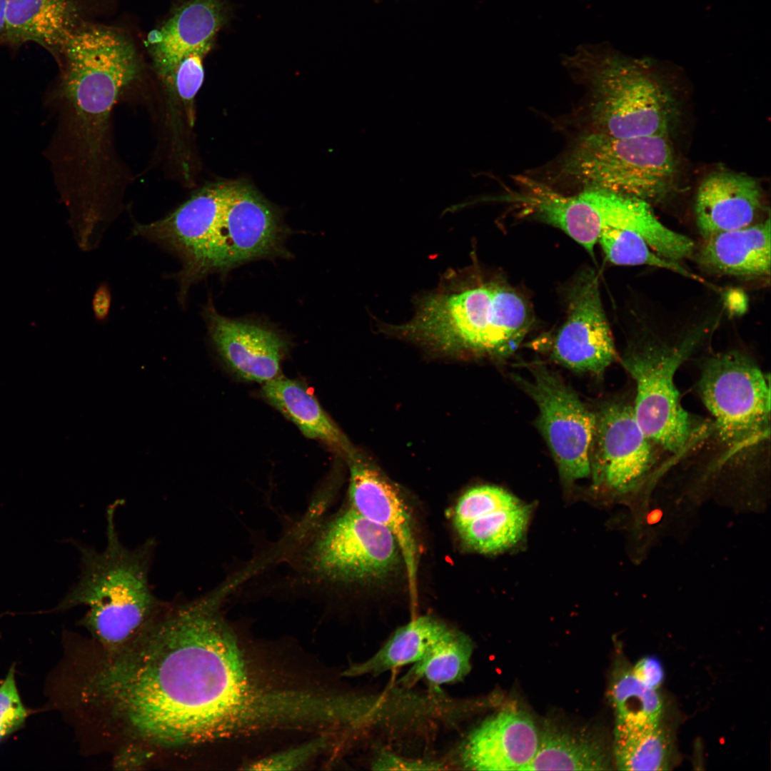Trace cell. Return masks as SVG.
<instances>
[{"mask_svg": "<svg viewBox=\"0 0 771 771\" xmlns=\"http://www.w3.org/2000/svg\"><path fill=\"white\" fill-rule=\"evenodd\" d=\"M530 323L528 305L513 290L450 271L418 299L410 320L387 331L440 352L503 356L517 347Z\"/></svg>", "mask_w": 771, "mask_h": 771, "instance_id": "obj_3", "label": "cell"}, {"mask_svg": "<svg viewBox=\"0 0 771 771\" xmlns=\"http://www.w3.org/2000/svg\"><path fill=\"white\" fill-rule=\"evenodd\" d=\"M539 730L522 711H501L482 722L468 736L461 763L469 770L524 771L533 760Z\"/></svg>", "mask_w": 771, "mask_h": 771, "instance_id": "obj_16", "label": "cell"}, {"mask_svg": "<svg viewBox=\"0 0 771 771\" xmlns=\"http://www.w3.org/2000/svg\"><path fill=\"white\" fill-rule=\"evenodd\" d=\"M672 742L661 723L639 728L615 727L613 757L620 770H667Z\"/></svg>", "mask_w": 771, "mask_h": 771, "instance_id": "obj_27", "label": "cell"}, {"mask_svg": "<svg viewBox=\"0 0 771 771\" xmlns=\"http://www.w3.org/2000/svg\"><path fill=\"white\" fill-rule=\"evenodd\" d=\"M531 375V379L518 377V381L538 405V424L561 477L568 482L588 477L591 474L595 414L545 366H535Z\"/></svg>", "mask_w": 771, "mask_h": 771, "instance_id": "obj_10", "label": "cell"}, {"mask_svg": "<svg viewBox=\"0 0 771 771\" xmlns=\"http://www.w3.org/2000/svg\"><path fill=\"white\" fill-rule=\"evenodd\" d=\"M769 383L754 360L737 350L715 353L702 362L699 394L720 438L732 450L750 447L769 433Z\"/></svg>", "mask_w": 771, "mask_h": 771, "instance_id": "obj_8", "label": "cell"}, {"mask_svg": "<svg viewBox=\"0 0 771 771\" xmlns=\"http://www.w3.org/2000/svg\"><path fill=\"white\" fill-rule=\"evenodd\" d=\"M606 258L620 266H649L666 269L697 281L702 279L678 262L670 261L656 253L640 235L633 231L605 228L601 230L598 241Z\"/></svg>", "mask_w": 771, "mask_h": 771, "instance_id": "obj_28", "label": "cell"}, {"mask_svg": "<svg viewBox=\"0 0 771 771\" xmlns=\"http://www.w3.org/2000/svg\"><path fill=\"white\" fill-rule=\"evenodd\" d=\"M520 188L516 200L533 215L555 226L583 246L592 256L602 228L597 190L584 188L564 195L548 184L526 176L515 177Z\"/></svg>", "mask_w": 771, "mask_h": 771, "instance_id": "obj_18", "label": "cell"}, {"mask_svg": "<svg viewBox=\"0 0 771 771\" xmlns=\"http://www.w3.org/2000/svg\"><path fill=\"white\" fill-rule=\"evenodd\" d=\"M450 629L429 616H420L395 631L383 646L366 661L351 665L343 672L348 677L377 675L420 660Z\"/></svg>", "mask_w": 771, "mask_h": 771, "instance_id": "obj_23", "label": "cell"}, {"mask_svg": "<svg viewBox=\"0 0 771 771\" xmlns=\"http://www.w3.org/2000/svg\"><path fill=\"white\" fill-rule=\"evenodd\" d=\"M76 0H8L0 44H36L59 57L79 27Z\"/></svg>", "mask_w": 771, "mask_h": 771, "instance_id": "obj_19", "label": "cell"}, {"mask_svg": "<svg viewBox=\"0 0 771 771\" xmlns=\"http://www.w3.org/2000/svg\"><path fill=\"white\" fill-rule=\"evenodd\" d=\"M324 738H316L296 747L271 755L248 764L250 770H290L306 764L324 748Z\"/></svg>", "mask_w": 771, "mask_h": 771, "instance_id": "obj_30", "label": "cell"}, {"mask_svg": "<svg viewBox=\"0 0 771 771\" xmlns=\"http://www.w3.org/2000/svg\"><path fill=\"white\" fill-rule=\"evenodd\" d=\"M473 650L472 640L450 628L401 678L408 685L424 680L431 685L455 683L470 672Z\"/></svg>", "mask_w": 771, "mask_h": 771, "instance_id": "obj_25", "label": "cell"}, {"mask_svg": "<svg viewBox=\"0 0 771 771\" xmlns=\"http://www.w3.org/2000/svg\"><path fill=\"white\" fill-rule=\"evenodd\" d=\"M563 64L587 90L590 131L613 138L668 136L673 103L645 64L594 44L579 46Z\"/></svg>", "mask_w": 771, "mask_h": 771, "instance_id": "obj_5", "label": "cell"}, {"mask_svg": "<svg viewBox=\"0 0 771 771\" xmlns=\"http://www.w3.org/2000/svg\"><path fill=\"white\" fill-rule=\"evenodd\" d=\"M530 516V508L518 499L481 513L456 530L468 548L483 554H497L520 542Z\"/></svg>", "mask_w": 771, "mask_h": 771, "instance_id": "obj_24", "label": "cell"}, {"mask_svg": "<svg viewBox=\"0 0 771 771\" xmlns=\"http://www.w3.org/2000/svg\"><path fill=\"white\" fill-rule=\"evenodd\" d=\"M121 504L115 501L106 509L104 549L80 548V578L59 606L86 607L81 623L105 652L116 651L133 640L163 604L149 581L156 542L148 539L135 548L124 545L116 525Z\"/></svg>", "mask_w": 771, "mask_h": 771, "instance_id": "obj_4", "label": "cell"}, {"mask_svg": "<svg viewBox=\"0 0 771 771\" xmlns=\"http://www.w3.org/2000/svg\"><path fill=\"white\" fill-rule=\"evenodd\" d=\"M568 297V316L554 341L552 356L573 371L600 374L618 353L595 272L583 273Z\"/></svg>", "mask_w": 771, "mask_h": 771, "instance_id": "obj_12", "label": "cell"}, {"mask_svg": "<svg viewBox=\"0 0 771 771\" xmlns=\"http://www.w3.org/2000/svg\"><path fill=\"white\" fill-rule=\"evenodd\" d=\"M15 682L14 668L9 669L0 685V740L19 729L26 717Z\"/></svg>", "mask_w": 771, "mask_h": 771, "instance_id": "obj_31", "label": "cell"}, {"mask_svg": "<svg viewBox=\"0 0 771 771\" xmlns=\"http://www.w3.org/2000/svg\"><path fill=\"white\" fill-rule=\"evenodd\" d=\"M595 416L591 457L595 483L613 492L627 491L652 466L656 445L639 425L633 405L609 403Z\"/></svg>", "mask_w": 771, "mask_h": 771, "instance_id": "obj_11", "label": "cell"}, {"mask_svg": "<svg viewBox=\"0 0 771 771\" xmlns=\"http://www.w3.org/2000/svg\"><path fill=\"white\" fill-rule=\"evenodd\" d=\"M206 55L201 51L191 53L180 61L173 71L171 81L183 103H192L203 82V59Z\"/></svg>", "mask_w": 771, "mask_h": 771, "instance_id": "obj_32", "label": "cell"}, {"mask_svg": "<svg viewBox=\"0 0 771 771\" xmlns=\"http://www.w3.org/2000/svg\"><path fill=\"white\" fill-rule=\"evenodd\" d=\"M704 331L696 329L675 344L642 341L622 360L635 383L633 406L639 425L656 446L672 453L681 451L700 431L680 403L675 376Z\"/></svg>", "mask_w": 771, "mask_h": 771, "instance_id": "obj_7", "label": "cell"}, {"mask_svg": "<svg viewBox=\"0 0 771 771\" xmlns=\"http://www.w3.org/2000/svg\"><path fill=\"white\" fill-rule=\"evenodd\" d=\"M518 499L506 490L494 485H479L465 491L454 508L453 521L455 528L493 508Z\"/></svg>", "mask_w": 771, "mask_h": 771, "instance_id": "obj_29", "label": "cell"}, {"mask_svg": "<svg viewBox=\"0 0 771 771\" xmlns=\"http://www.w3.org/2000/svg\"><path fill=\"white\" fill-rule=\"evenodd\" d=\"M562 177L650 204L673 188L677 161L666 136L613 138L588 131L560 161Z\"/></svg>", "mask_w": 771, "mask_h": 771, "instance_id": "obj_6", "label": "cell"}, {"mask_svg": "<svg viewBox=\"0 0 771 771\" xmlns=\"http://www.w3.org/2000/svg\"><path fill=\"white\" fill-rule=\"evenodd\" d=\"M289 229L278 213L246 183H210L164 217L136 223L132 236L173 253L181 267L173 275L184 306L191 287L209 274L246 263L286 257Z\"/></svg>", "mask_w": 771, "mask_h": 771, "instance_id": "obj_2", "label": "cell"}, {"mask_svg": "<svg viewBox=\"0 0 771 771\" xmlns=\"http://www.w3.org/2000/svg\"><path fill=\"white\" fill-rule=\"evenodd\" d=\"M759 183L745 174L717 171L700 184L695 213L698 231L707 238L717 233L755 223L763 208Z\"/></svg>", "mask_w": 771, "mask_h": 771, "instance_id": "obj_17", "label": "cell"}, {"mask_svg": "<svg viewBox=\"0 0 771 771\" xmlns=\"http://www.w3.org/2000/svg\"><path fill=\"white\" fill-rule=\"evenodd\" d=\"M375 770H439L440 765L432 762L405 760L389 753L381 754L373 763Z\"/></svg>", "mask_w": 771, "mask_h": 771, "instance_id": "obj_34", "label": "cell"}, {"mask_svg": "<svg viewBox=\"0 0 771 771\" xmlns=\"http://www.w3.org/2000/svg\"><path fill=\"white\" fill-rule=\"evenodd\" d=\"M632 670L636 678L647 687L654 690L662 684L664 670L660 661L655 657H644L633 667Z\"/></svg>", "mask_w": 771, "mask_h": 771, "instance_id": "obj_33", "label": "cell"}, {"mask_svg": "<svg viewBox=\"0 0 771 771\" xmlns=\"http://www.w3.org/2000/svg\"><path fill=\"white\" fill-rule=\"evenodd\" d=\"M111 304V296L106 286H100L94 294L93 310L99 320H104L108 316Z\"/></svg>", "mask_w": 771, "mask_h": 771, "instance_id": "obj_35", "label": "cell"}, {"mask_svg": "<svg viewBox=\"0 0 771 771\" xmlns=\"http://www.w3.org/2000/svg\"><path fill=\"white\" fill-rule=\"evenodd\" d=\"M770 220L704 239L700 263L713 273L742 278L770 276Z\"/></svg>", "mask_w": 771, "mask_h": 771, "instance_id": "obj_20", "label": "cell"}, {"mask_svg": "<svg viewBox=\"0 0 771 771\" xmlns=\"http://www.w3.org/2000/svg\"><path fill=\"white\" fill-rule=\"evenodd\" d=\"M260 395L308 438L316 440L346 458L353 450L348 438L301 381L281 374L262 383Z\"/></svg>", "mask_w": 771, "mask_h": 771, "instance_id": "obj_21", "label": "cell"}, {"mask_svg": "<svg viewBox=\"0 0 771 771\" xmlns=\"http://www.w3.org/2000/svg\"><path fill=\"white\" fill-rule=\"evenodd\" d=\"M400 560L393 535L352 508L328 523L308 552L312 572L319 578L339 583L383 579Z\"/></svg>", "mask_w": 771, "mask_h": 771, "instance_id": "obj_9", "label": "cell"}, {"mask_svg": "<svg viewBox=\"0 0 771 771\" xmlns=\"http://www.w3.org/2000/svg\"><path fill=\"white\" fill-rule=\"evenodd\" d=\"M610 760L605 742L600 737L588 731L547 723L539 730L536 753L525 770H606L610 769Z\"/></svg>", "mask_w": 771, "mask_h": 771, "instance_id": "obj_22", "label": "cell"}, {"mask_svg": "<svg viewBox=\"0 0 771 771\" xmlns=\"http://www.w3.org/2000/svg\"><path fill=\"white\" fill-rule=\"evenodd\" d=\"M82 695L148 750L264 731L277 711L276 691L249 672L214 595L163 603L133 640L105 652Z\"/></svg>", "mask_w": 771, "mask_h": 771, "instance_id": "obj_1", "label": "cell"}, {"mask_svg": "<svg viewBox=\"0 0 771 771\" xmlns=\"http://www.w3.org/2000/svg\"><path fill=\"white\" fill-rule=\"evenodd\" d=\"M615 726L639 728L660 723L662 700L657 690L647 687L634 675L625 662L615 669L610 687Z\"/></svg>", "mask_w": 771, "mask_h": 771, "instance_id": "obj_26", "label": "cell"}, {"mask_svg": "<svg viewBox=\"0 0 771 771\" xmlns=\"http://www.w3.org/2000/svg\"><path fill=\"white\" fill-rule=\"evenodd\" d=\"M346 459L350 470L351 508L393 535L405 565L410 593L415 600L418 548L409 510L395 486L356 451Z\"/></svg>", "mask_w": 771, "mask_h": 771, "instance_id": "obj_14", "label": "cell"}, {"mask_svg": "<svg viewBox=\"0 0 771 771\" xmlns=\"http://www.w3.org/2000/svg\"><path fill=\"white\" fill-rule=\"evenodd\" d=\"M202 316L213 351L235 376L262 384L281 375L289 344L279 331L257 321L223 316L211 301Z\"/></svg>", "mask_w": 771, "mask_h": 771, "instance_id": "obj_13", "label": "cell"}, {"mask_svg": "<svg viewBox=\"0 0 771 771\" xmlns=\"http://www.w3.org/2000/svg\"><path fill=\"white\" fill-rule=\"evenodd\" d=\"M7 3L8 0H0V35L4 29Z\"/></svg>", "mask_w": 771, "mask_h": 771, "instance_id": "obj_36", "label": "cell"}, {"mask_svg": "<svg viewBox=\"0 0 771 771\" xmlns=\"http://www.w3.org/2000/svg\"><path fill=\"white\" fill-rule=\"evenodd\" d=\"M233 8L228 0H188L148 36L158 73L171 79L180 61L191 53L207 54L217 34L229 23Z\"/></svg>", "mask_w": 771, "mask_h": 771, "instance_id": "obj_15", "label": "cell"}]
</instances>
